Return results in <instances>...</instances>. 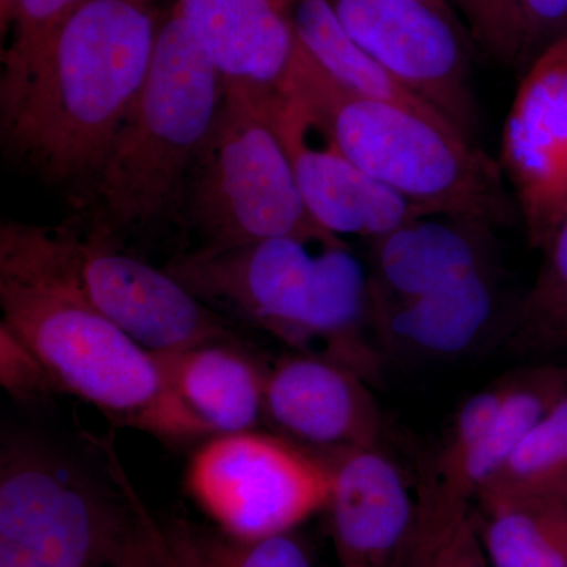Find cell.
Listing matches in <instances>:
<instances>
[{
    "label": "cell",
    "mask_w": 567,
    "mask_h": 567,
    "mask_svg": "<svg viewBox=\"0 0 567 567\" xmlns=\"http://www.w3.org/2000/svg\"><path fill=\"white\" fill-rule=\"evenodd\" d=\"M0 308L2 322L39 354L62 393L112 424L166 442L212 435L167 386L152 353L89 297L74 227L2 224Z\"/></svg>",
    "instance_id": "1"
},
{
    "label": "cell",
    "mask_w": 567,
    "mask_h": 567,
    "mask_svg": "<svg viewBox=\"0 0 567 567\" xmlns=\"http://www.w3.org/2000/svg\"><path fill=\"white\" fill-rule=\"evenodd\" d=\"M162 24L158 0H81L2 114L11 156L50 183H92L147 78Z\"/></svg>",
    "instance_id": "2"
},
{
    "label": "cell",
    "mask_w": 567,
    "mask_h": 567,
    "mask_svg": "<svg viewBox=\"0 0 567 567\" xmlns=\"http://www.w3.org/2000/svg\"><path fill=\"white\" fill-rule=\"evenodd\" d=\"M298 238L197 251L177 257L166 270L208 306L244 317L300 353L315 352L353 369L374 371L363 338L371 323L369 274L349 245L311 246Z\"/></svg>",
    "instance_id": "3"
},
{
    "label": "cell",
    "mask_w": 567,
    "mask_h": 567,
    "mask_svg": "<svg viewBox=\"0 0 567 567\" xmlns=\"http://www.w3.org/2000/svg\"><path fill=\"white\" fill-rule=\"evenodd\" d=\"M284 91L295 93L365 174L427 215L498 227L516 218L499 163L450 123L347 91L298 43Z\"/></svg>",
    "instance_id": "4"
},
{
    "label": "cell",
    "mask_w": 567,
    "mask_h": 567,
    "mask_svg": "<svg viewBox=\"0 0 567 567\" xmlns=\"http://www.w3.org/2000/svg\"><path fill=\"white\" fill-rule=\"evenodd\" d=\"M224 100V82L177 11L163 21L151 70L91 183L93 226H151L182 205L186 178Z\"/></svg>",
    "instance_id": "5"
},
{
    "label": "cell",
    "mask_w": 567,
    "mask_h": 567,
    "mask_svg": "<svg viewBox=\"0 0 567 567\" xmlns=\"http://www.w3.org/2000/svg\"><path fill=\"white\" fill-rule=\"evenodd\" d=\"M268 99L224 91L183 197L204 251H224L270 238L347 245L306 207L292 163L268 114ZM182 197V199H183Z\"/></svg>",
    "instance_id": "6"
},
{
    "label": "cell",
    "mask_w": 567,
    "mask_h": 567,
    "mask_svg": "<svg viewBox=\"0 0 567 567\" xmlns=\"http://www.w3.org/2000/svg\"><path fill=\"white\" fill-rule=\"evenodd\" d=\"M128 520L121 488L107 492L84 466L37 440L3 442L0 567H107Z\"/></svg>",
    "instance_id": "7"
},
{
    "label": "cell",
    "mask_w": 567,
    "mask_h": 567,
    "mask_svg": "<svg viewBox=\"0 0 567 567\" xmlns=\"http://www.w3.org/2000/svg\"><path fill=\"white\" fill-rule=\"evenodd\" d=\"M185 486L213 527L238 537L290 533L327 509V457L262 432L213 435L194 453Z\"/></svg>",
    "instance_id": "8"
},
{
    "label": "cell",
    "mask_w": 567,
    "mask_h": 567,
    "mask_svg": "<svg viewBox=\"0 0 567 567\" xmlns=\"http://www.w3.org/2000/svg\"><path fill=\"white\" fill-rule=\"evenodd\" d=\"M353 40L476 145L480 110L461 21L420 0H330Z\"/></svg>",
    "instance_id": "9"
},
{
    "label": "cell",
    "mask_w": 567,
    "mask_h": 567,
    "mask_svg": "<svg viewBox=\"0 0 567 567\" xmlns=\"http://www.w3.org/2000/svg\"><path fill=\"white\" fill-rule=\"evenodd\" d=\"M78 265L93 303L142 349L175 352L233 339L218 312L183 286L166 268L137 259L115 235L92 226L76 229Z\"/></svg>",
    "instance_id": "10"
},
{
    "label": "cell",
    "mask_w": 567,
    "mask_h": 567,
    "mask_svg": "<svg viewBox=\"0 0 567 567\" xmlns=\"http://www.w3.org/2000/svg\"><path fill=\"white\" fill-rule=\"evenodd\" d=\"M529 245L543 251L567 213V33L528 63L502 136Z\"/></svg>",
    "instance_id": "11"
},
{
    "label": "cell",
    "mask_w": 567,
    "mask_h": 567,
    "mask_svg": "<svg viewBox=\"0 0 567 567\" xmlns=\"http://www.w3.org/2000/svg\"><path fill=\"white\" fill-rule=\"evenodd\" d=\"M267 106L306 207L328 233L372 241L429 216L361 171L295 93L282 91Z\"/></svg>",
    "instance_id": "12"
},
{
    "label": "cell",
    "mask_w": 567,
    "mask_h": 567,
    "mask_svg": "<svg viewBox=\"0 0 567 567\" xmlns=\"http://www.w3.org/2000/svg\"><path fill=\"white\" fill-rule=\"evenodd\" d=\"M265 421L319 456L375 447L382 434V416L364 377L311 353L290 354L268 368Z\"/></svg>",
    "instance_id": "13"
},
{
    "label": "cell",
    "mask_w": 567,
    "mask_h": 567,
    "mask_svg": "<svg viewBox=\"0 0 567 567\" xmlns=\"http://www.w3.org/2000/svg\"><path fill=\"white\" fill-rule=\"evenodd\" d=\"M333 470L328 513L341 567H404L416 499L386 454L375 447L323 456Z\"/></svg>",
    "instance_id": "14"
},
{
    "label": "cell",
    "mask_w": 567,
    "mask_h": 567,
    "mask_svg": "<svg viewBox=\"0 0 567 567\" xmlns=\"http://www.w3.org/2000/svg\"><path fill=\"white\" fill-rule=\"evenodd\" d=\"M188 25L224 91L264 99L284 91L298 40L279 0H178Z\"/></svg>",
    "instance_id": "15"
},
{
    "label": "cell",
    "mask_w": 567,
    "mask_h": 567,
    "mask_svg": "<svg viewBox=\"0 0 567 567\" xmlns=\"http://www.w3.org/2000/svg\"><path fill=\"white\" fill-rule=\"evenodd\" d=\"M492 227L429 215L372 240L371 309L402 303L494 267Z\"/></svg>",
    "instance_id": "16"
},
{
    "label": "cell",
    "mask_w": 567,
    "mask_h": 567,
    "mask_svg": "<svg viewBox=\"0 0 567 567\" xmlns=\"http://www.w3.org/2000/svg\"><path fill=\"white\" fill-rule=\"evenodd\" d=\"M152 357L167 386L212 435L256 431L265 421L268 368L234 338Z\"/></svg>",
    "instance_id": "17"
},
{
    "label": "cell",
    "mask_w": 567,
    "mask_h": 567,
    "mask_svg": "<svg viewBox=\"0 0 567 567\" xmlns=\"http://www.w3.org/2000/svg\"><path fill=\"white\" fill-rule=\"evenodd\" d=\"M498 275L480 271L413 300L371 309L380 341L393 350L424 358L466 352L499 317Z\"/></svg>",
    "instance_id": "18"
},
{
    "label": "cell",
    "mask_w": 567,
    "mask_h": 567,
    "mask_svg": "<svg viewBox=\"0 0 567 567\" xmlns=\"http://www.w3.org/2000/svg\"><path fill=\"white\" fill-rule=\"evenodd\" d=\"M567 393V368L544 364L513 375L494 423L456 462L432 470L417 494L454 505H473L548 410Z\"/></svg>",
    "instance_id": "19"
},
{
    "label": "cell",
    "mask_w": 567,
    "mask_h": 567,
    "mask_svg": "<svg viewBox=\"0 0 567 567\" xmlns=\"http://www.w3.org/2000/svg\"><path fill=\"white\" fill-rule=\"evenodd\" d=\"M491 567H567V503L546 494L476 496Z\"/></svg>",
    "instance_id": "20"
},
{
    "label": "cell",
    "mask_w": 567,
    "mask_h": 567,
    "mask_svg": "<svg viewBox=\"0 0 567 567\" xmlns=\"http://www.w3.org/2000/svg\"><path fill=\"white\" fill-rule=\"evenodd\" d=\"M279 3L306 54L347 91L445 121L427 103L399 84L353 40L330 0H279Z\"/></svg>",
    "instance_id": "21"
},
{
    "label": "cell",
    "mask_w": 567,
    "mask_h": 567,
    "mask_svg": "<svg viewBox=\"0 0 567 567\" xmlns=\"http://www.w3.org/2000/svg\"><path fill=\"white\" fill-rule=\"evenodd\" d=\"M543 252L535 282L505 322L507 346L537 357L567 352V213Z\"/></svg>",
    "instance_id": "22"
},
{
    "label": "cell",
    "mask_w": 567,
    "mask_h": 567,
    "mask_svg": "<svg viewBox=\"0 0 567 567\" xmlns=\"http://www.w3.org/2000/svg\"><path fill=\"white\" fill-rule=\"evenodd\" d=\"M162 528L177 567H315L292 532L238 537L182 518Z\"/></svg>",
    "instance_id": "23"
},
{
    "label": "cell",
    "mask_w": 567,
    "mask_h": 567,
    "mask_svg": "<svg viewBox=\"0 0 567 567\" xmlns=\"http://www.w3.org/2000/svg\"><path fill=\"white\" fill-rule=\"evenodd\" d=\"M404 567H491L475 507L417 496Z\"/></svg>",
    "instance_id": "24"
},
{
    "label": "cell",
    "mask_w": 567,
    "mask_h": 567,
    "mask_svg": "<svg viewBox=\"0 0 567 567\" xmlns=\"http://www.w3.org/2000/svg\"><path fill=\"white\" fill-rule=\"evenodd\" d=\"M566 473L567 393L537 421L498 475L480 494L537 492Z\"/></svg>",
    "instance_id": "25"
},
{
    "label": "cell",
    "mask_w": 567,
    "mask_h": 567,
    "mask_svg": "<svg viewBox=\"0 0 567 567\" xmlns=\"http://www.w3.org/2000/svg\"><path fill=\"white\" fill-rule=\"evenodd\" d=\"M81 0H14L13 37L3 51L0 112L20 99L48 44Z\"/></svg>",
    "instance_id": "26"
},
{
    "label": "cell",
    "mask_w": 567,
    "mask_h": 567,
    "mask_svg": "<svg viewBox=\"0 0 567 567\" xmlns=\"http://www.w3.org/2000/svg\"><path fill=\"white\" fill-rule=\"evenodd\" d=\"M103 450L111 481L121 488L130 506L128 524L112 551L107 567H177L167 547L162 525L152 517L141 496L134 491L117 451L107 442H104Z\"/></svg>",
    "instance_id": "27"
},
{
    "label": "cell",
    "mask_w": 567,
    "mask_h": 567,
    "mask_svg": "<svg viewBox=\"0 0 567 567\" xmlns=\"http://www.w3.org/2000/svg\"><path fill=\"white\" fill-rule=\"evenodd\" d=\"M464 20L470 40L487 58L506 66L527 63L524 21L516 0H447Z\"/></svg>",
    "instance_id": "28"
},
{
    "label": "cell",
    "mask_w": 567,
    "mask_h": 567,
    "mask_svg": "<svg viewBox=\"0 0 567 567\" xmlns=\"http://www.w3.org/2000/svg\"><path fill=\"white\" fill-rule=\"evenodd\" d=\"M0 383L20 404H41L61 386L31 347L0 322Z\"/></svg>",
    "instance_id": "29"
},
{
    "label": "cell",
    "mask_w": 567,
    "mask_h": 567,
    "mask_svg": "<svg viewBox=\"0 0 567 567\" xmlns=\"http://www.w3.org/2000/svg\"><path fill=\"white\" fill-rule=\"evenodd\" d=\"M524 21L527 63L567 33V0H516Z\"/></svg>",
    "instance_id": "30"
},
{
    "label": "cell",
    "mask_w": 567,
    "mask_h": 567,
    "mask_svg": "<svg viewBox=\"0 0 567 567\" xmlns=\"http://www.w3.org/2000/svg\"><path fill=\"white\" fill-rule=\"evenodd\" d=\"M532 494H546L555 496V498L561 499L567 503V473L565 476L558 477V480L551 481L546 487L540 491L532 492Z\"/></svg>",
    "instance_id": "31"
},
{
    "label": "cell",
    "mask_w": 567,
    "mask_h": 567,
    "mask_svg": "<svg viewBox=\"0 0 567 567\" xmlns=\"http://www.w3.org/2000/svg\"><path fill=\"white\" fill-rule=\"evenodd\" d=\"M14 0H0V24H2V35L13 28Z\"/></svg>",
    "instance_id": "32"
},
{
    "label": "cell",
    "mask_w": 567,
    "mask_h": 567,
    "mask_svg": "<svg viewBox=\"0 0 567 567\" xmlns=\"http://www.w3.org/2000/svg\"><path fill=\"white\" fill-rule=\"evenodd\" d=\"M420 2L427 3V6L434 7V9L442 11V13L446 14V17L461 21L458 20L456 11L453 10V7H451V3L447 2V0H420Z\"/></svg>",
    "instance_id": "33"
}]
</instances>
